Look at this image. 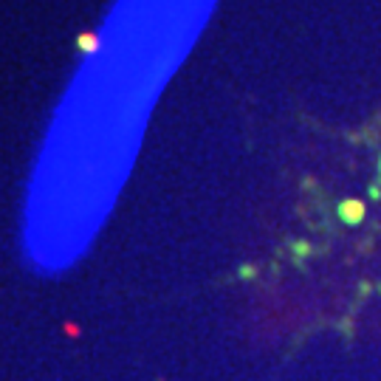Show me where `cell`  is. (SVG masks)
I'll list each match as a JSON object with an SVG mask.
<instances>
[{
	"instance_id": "cell-1",
	"label": "cell",
	"mask_w": 381,
	"mask_h": 381,
	"mask_svg": "<svg viewBox=\"0 0 381 381\" xmlns=\"http://www.w3.org/2000/svg\"><path fill=\"white\" fill-rule=\"evenodd\" d=\"M362 204H345L342 206V215H345V221H359L362 218Z\"/></svg>"
}]
</instances>
